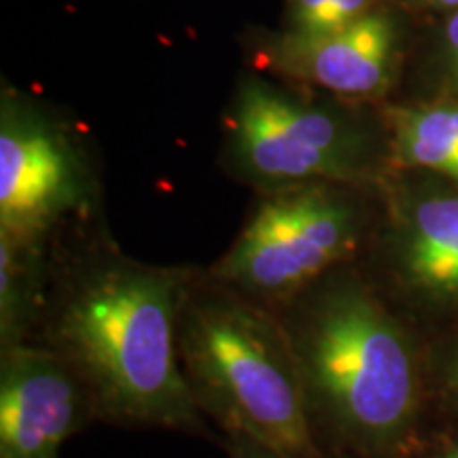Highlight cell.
<instances>
[{"mask_svg":"<svg viewBox=\"0 0 458 458\" xmlns=\"http://www.w3.org/2000/svg\"><path fill=\"white\" fill-rule=\"evenodd\" d=\"M179 359L198 408L216 431L280 458H331L278 314L196 270L179 318Z\"/></svg>","mask_w":458,"mask_h":458,"instance_id":"cell-3","label":"cell"},{"mask_svg":"<svg viewBox=\"0 0 458 458\" xmlns=\"http://www.w3.org/2000/svg\"><path fill=\"white\" fill-rule=\"evenodd\" d=\"M380 189L308 182L259 191L232 246L206 270L276 312L344 266L363 259Z\"/></svg>","mask_w":458,"mask_h":458,"instance_id":"cell-4","label":"cell"},{"mask_svg":"<svg viewBox=\"0 0 458 458\" xmlns=\"http://www.w3.org/2000/svg\"><path fill=\"white\" fill-rule=\"evenodd\" d=\"M227 168L259 193L308 182L380 189L393 165L351 108L246 74L227 113Z\"/></svg>","mask_w":458,"mask_h":458,"instance_id":"cell-5","label":"cell"},{"mask_svg":"<svg viewBox=\"0 0 458 458\" xmlns=\"http://www.w3.org/2000/svg\"><path fill=\"white\" fill-rule=\"evenodd\" d=\"M380 202L369 242L377 267L363 272L416 329L418 318H458V185L388 176Z\"/></svg>","mask_w":458,"mask_h":458,"instance_id":"cell-6","label":"cell"},{"mask_svg":"<svg viewBox=\"0 0 458 458\" xmlns=\"http://www.w3.org/2000/svg\"><path fill=\"white\" fill-rule=\"evenodd\" d=\"M435 71L445 98L458 100V11L444 15L435 43Z\"/></svg>","mask_w":458,"mask_h":458,"instance_id":"cell-13","label":"cell"},{"mask_svg":"<svg viewBox=\"0 0 458 458\" xmlns=\"http://www.w3.org/2000/svg\"><path fill=\"white\" fill-rule=\"evenodd\" d=\"M276 314L327 454L408 458L427 427L428 348L363 267L331 272Z\"/></svg>","mask_w":458,"mask_h":458,"instance_id":"cell-2","label":"cell"},{"mask_svg":"<svg viewBox=\"0 0 458 458\" xmlns=\"http://www.w3.org/2000/svg\"><path fill=\"white\" fill-rule=\"evenodd\" d=\"M193 267L130 259L108 242L60 257L30 340L60 354L88 388L98 425L225 444L198 408L179 359V318Z\"/></svg>","mask_w":458,"mask_h":458,"instance_id":"cell-1","label":"cell"},{"mask_svg":"<svg viewBox=\"0 0 458 458\" xmlns=\"http://www.w3.org/2000/svg\"><path fill=\"white\" fill-rule=\"evenodd\" d=\"M382 4V0H284L283 32L312 37L342 30L374 13Z\"/></svg>","mask_w":458,"mask_h":458,"instance_id":"cell-12","label":"cell"},{"mask_svg":"<svg viewBox=\"0 0 458 458\" xmlns=\"http://www.w3.org/2000/svg\"><path fill=\"white\" fill-rule=\"evenodd\" d=\"M94 425L88 388L60 354L34 342L0 348V458H57Z\"/></svg>","mask_w":458,"mask_h":458,"instance_id":"cell-8","label":"cell"},{"mask_svg":"<svg viewBox=\"0 0 458 458\" xmlns=\"http://www.w3.org/2000/svg\"><path fill=\"white\" fill-rule=\"evenodd\" d=\"M431 397L437 393L445 405L458 410V335L445 344L442 352L428 351Z\"/></svg>","mask_w":458,"mask_h":458,"instance_id":"cell-14","label":"cell"},{"mask_svg":"<svg viewBox=\"0 0 458 458\" xmlns=\"http://www.w3.org/2000/svg\"><path fill=\"white\" fill-rule=\"evenodd\" d=\"M408 458H458V435H444L435 444H425L420 439Z\"/></svg>","mask_w":458,"mask_h":458,"instance_id":"cell-15","label":"cell"},{"mask_svg":"<svg viewBox=\"0 0 458 458\" xmlns=\"http://www.w3.org/2000/svg\"><path fill=\"white\" fill-rule=\"evenodd\" d=\"M405 4L411 9L420 11H433V13H456L458 11V0H403Z\"/></svg>","mask_w":458,"mask_h":458,"instance_id":"cell-17","label":"cell"},{"mask_svg":"<svg viewBox=\"0 0 458 458\" xmlns=\"http://www.w3.org/2000/svg\"><path fill=\"white\" fill-rule=\"evenodd\" d=\"M223 448L227 450V458H280L274 452L263 448V445L244 437H227Z\"/></svg>","mask_w":458,"mask_h":458,"instance_id":"cell-16","label":"cell"},{"mask_svg":"<svg viewBox=\"0 0 458 458\" xmlns=\"http://www.w3.org/2000/svg\"><path fill=\"white\" fill-rule=\"evenodd\" d=\"M94 210L81 151L41 106L17 94L0 105V236L47 244Z\"/></svg>","mask_w":458,"mask_h":458,"instance_id":"cell-7","label":"cell"},{"mask_svg":"<svg viewBox=\"0 0 458 458\" xmlns=\"http://www.w3.org/2000/svg\"><path fill=\"white\" fill-rule=\"evenodd\" d=\"M388 156L401 172L458 185V100L394 106L386 114Z\"/></svg>","mask_w":458,"mask_h":458,"instance_id":"cell-10","label":"cell"},{"mask_svg":"<svg viewBox=\"0 0 458 458\" xmlns=\"http://www.w3.org/2000/svg\"><path fill=\"white\" fill-rule=\"evenodd\" d=\"M51 242L0 236V348L30 340L49 280Z\"/></svg>","mask_w":458,"mask_h":458,"instance_id":"cell-11","label":"cell"},{"mask_svg":"<svg viewBox=\"0 0 458 458\" xmlns=\"http://www.w3.org/2000/svg\"><path fill=\"white\" fill-rule=\"evenodd\" d=\"M259 60L266 71L340 100L382 98L399 71V15L382 4L342 30L312 37L283 30L267 34L259 45Z\"/></svg>","mask_w":458,"mask_h":458,"instance_id":"cell-9","label":"cell"}]
</instances>
